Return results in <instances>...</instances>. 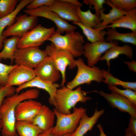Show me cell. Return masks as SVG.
Wrapping results in <instances>:
<instances>
[{
  "label": "cell",
  "instance_id": "6da1fadb",
  "mask_svg": "<svg viewBox=\"0 0 136 136\" xmlns=\"http://www.w3.org/2000/svg\"><path fill=\"white\" fill-rule=\"evenodd\" d=\"M40 93L38 89L34 88L20 94L6 97L0 108V115L2 122L1 132L3 136H18L15 128L16 120L15 110L17 104L24 100L37 98Z\"/></svg>",
  "mask_w": 136,
  "mask_h": 136
},
{
  "label": "cell",
  "instance_id": "7a4b0ae2",
  "mask_svg": "<svg viewBox=\"0 0 136 136\" xmlns=\"http://www.w3.org/2000/svg\"><path fill=\"white\" fill-rule=\"evenodd\" d=\"M87 93L80 86L73 90L64 85L56 91L54 96L55 108L60 113L69 114L72 108L77 103H85L92 99L86 95Z\"/></svg>",
  "mask_w": 136,
  "mask_h": 136
},
{
  "label": "cell",
  "instance_id": "3957f363",
  "mask_svg": "<svg viewBox=\"0 0 136 136\" xmlns=\"http://www.w3.org/2000/svg\"><path fill=\"white\" fill-rule=\"evenodd\" d=\"M57 48L67 52L74 58L83 55L85 44L83 36L74 31L62 35L55 31L48 40Z\"/></svg>",
  "mask_w": 136,
  "mask_h": 136
},
{
  "label": "cell",
  "instance_id": "277c9868",
  "mask_svg": "<svg viewBox=\"0 0 136 136\" xmlns=\"http://www.w3.org/2000/svg\"><path fill=\"white\" fill-rule=\"evenodd\" d=\"M73 108V112L68 114L60 113L53 108L57 118L56 124L51 131L53 136H63L71 134L76 130L81 117L86 112L87 110L81 107H75Z\"/></svg>",
  "mask_w": 136,
  "mask_h": 136
},
{
  "label": "cell",
  "instance_id": "5b68a950",
  "mask_svg": "<svg viewBox=\"0 0 136 136\" xmlns=\"http://www.w3.org/2000/svg\"><path fill=\"white\" fill-rule=\"evenodd\" d=\"M77 71L74 78L67 83L66 87L71 89L82 84H90L92 81L100 83L103 80V70L95 65L90 67L86 65L83 59L79 57L75 60Z\"/></svg>",
  "mask_w": 136,
  "mask_h": 136
},
{
  "label": "cell",
  "instance_id": "8992f818",
  "mask_svg": "<svg viewBox=\"0 0 136 136\" xmlns=\"http://www.w3.org/2000/svg\"><path fill=\"white\" fill-rule=\"evenodd\" d=\"M55 31L54 27L47 28L38 24L20 38L17 48L39 47L45 41L48 40Z\"/></svg>",
  "mask_w": 136,
  "mask_h": 136
},
{
  "label": "cell",
  "instance_id": "52a82bcc",
  "mask_svg": "<svg viewBox=\"0 0 136 136\" xmlns=\"http://www.w3.org/2000/svg\"><path fill=\"white\" fill-rule=\"evenodd\" d=\"M47 55L45 50L38 47L17 48L14 54L15 64L34 69Z\"/></svg>",
  "mask_w": 136,
  "mask_h": 136
},
{
  "label": "cell",
  "instance_id": "ba28073f",
  "mask_svg": "<svg viewBox=\"0 0 136 136\" xmlns=\"http://www.w3.org/2000/svg\"><path fill=\"white\" fill-rule=\"evenodd\" d=\"M47 56L53 61L60 71L62 76L61 87L66 81V71L67 67L72 69L76 66L75 60L69 54L56 48L52 43L47 46L45 50Z\"/></svg>",
  "mask_w": 136,
  "mask_h": 136
},
{
  "label": "cell",
  "instance_id": "9c48e42d",
  "mask_svg": "<svg viewBox=\"0 0 136 136\" xmlns=\"http://www.w3.org/2000/svg\"><path fill=\"white\" fill-rule=\"evenodd\" d=\"M16 22L4 30L2 35L5 38L11 36L21 37L37 25V17L21 15L16 18Z\"/></svg>",
  "mask_w": 136,
  "mask_h": 136
},
{
  "label": "cell",
  "instance_id": "30bf717a",
  "mask_svg": "<svg viewBox=\"0 0 136 136\" xmlns=\"http://www.w3.org/2000/svg\"><path fill=\"white\" fill-rule=\"evenodd\" d=\"M24 12L27 15L36 17H41L50 20L55 24L56 32L61 34L74 31L77 27L69 23L61 18L57 14L42 6L32 10L25 9Z\"/></svg>",
  "mask_w": 136,
  "mask_h": 136
},
{
  "label": "cell",
  "instance_id": "8fae6325",
  "mask_svg": "<svg viewBox=\"0 0 136 136\" xmlns=\"http://www.w3.org/2000/svg\"><path fill=\"white\" fill-rule=\"evenodd\" d=\"M118 45L119 42L116 41L85 43L83 55L87 59V65L90 67L95 65L100 60L103 53L110 48Z\"/></svg>",
  "mask_w": 136,
  "mask_h": 136
},
{
  "label": "cell",
  "instance_id": "7c38bea8",
  "mask_svg": "<svg viewBox=\"0 0 136 136\" xmlns=\"http://www.w3.org/2000/svg\"><path fill=\"white\" fill-rule=\"evenodd\" d=\"M93 92L103 97L112 107L117 108L121 112L127 113L130 117L136 118V105L126 98L112 91L110 93L101 90H95Z\"/></svg>",
  "mask_w": 136,
  "mask_h": 136
},
{
  "label": "cell",
  "instance_id": "4fadbf2b",
  "mask_svg": "<svg viewBox=\"0 0 136 136\" xmlns=\"http://www.w3.org/2000/svg\"><path fill=\"white\" fill-rule=\"evenodd\" d=\"M34 69L36 76L45 81L56 83L61 77V73L55 63L47 56Z\"/></svg>",
  "mask_w": 136,
  "mask_h": 136
},
{
  "label": "cell",
  "instance_id": "5bb4252c",
  "mask_svg": "<svg viewBox=\"0 0 136 136\" xmlns=\"http://www.w3.org/2000/svg\"><path fill=\"white\" fill-rule=\"evenodd\" d=\"M42 105L33 99L26 100L19 103L15 110L16 121L32 122L41 109Z\"/></svg>",
  "mask_w": 136,
  "mask_h": 136
},
{
  "label": "cell",
  "instance_id": "9a60e30c",
  "mask_svg": "<svg viewBox=\"0 0 136 136\" xmlns=\"http://www.w3.org/2000/svg\"><path fill=\"white\" fill-rule=\"evenodd\" d=\"M44 7L57 14L61 18L73 22H80L77 13V7L62 0H55L49 6Z\"/></svg>",
  "mask_w": 136,
  "mask_h": 136
},
{
  "label": "cell",
  "instance_id": "2e32d148",
  "mask_svg": "<svg viewBox=\"0 0 136 136\" xmlns=\"http://www.w3.org/2000/svg\"><path fill=\"white\" fill-rule=\"evenodd\" d=\"M59 86L58 84L43 80L36 76L29 81L18 86L15 88V92L18 93L21 91L28 88H36L42 89L47 91L49 97V102L51 105L55 106L54 96L57 88Z\"/></svg>",
  "mask_w": 136,
  "mask_h": 136
},
{
  "label": "cell",
  "instance_id": "e0dca14e",
  "mask_svg": "<svg viewBox=\"0 0 136 136\" xmlns=\"http://www.w3.org/2000/svg\"><path fill=\"white\" fill-rule=\"evenodd\" d=\"M36 76L34 69L23 66L18 65L9 73L6 86H19L30 81Z\"/></svg>",
  "mask_w": 136,
  "mask_h": 136
},
{
  "label": "cell",
  "instance_id": "ac0fdd59",
  "mask_svg": "<svg viewBox=\"0 0 136 136\" xmlns=\"http://www.w3.org/2000/svg\"><path fill=\"white\" fill-rule=\"evenodd\" d=\"M105 111L104 109L98 110L96 108L93 114L90 117L85 113L81 117L76 130L70 136H84L88 131L91 130Z\"/></svg>",
  "mask_w": 136,
  "mask_h": 136
},
{
  "label": "cell",
  "instance_id": "d6986e66",
  "mask_svg": "<svg viewBox=\"0 0 136 136\" xmlns=\"http://www.w3.org/2000/svg\"><path fill=\"white\" fill-rule=\"evenodd\" d=\"M55 116L53 110L46 106L43 105L32 123L44 131L53 127Z\"/></svg>",
  "mask_w": 136,
  "mask_h": 136
},
{
  "label": "cell",
  "instance_id": "ffe728a7",
  "mask_svg": "<svg viewBox=\"0 0 136 136\" xmlns=\"http://www.w3.org/2000/svg\"><path fill=\"white\" fill-rule=\"evenodd\" d=\"M111 24L101 28H122L130 30L132 32L136 33V9L134 8L127 11L126 14L111 23Z\"/></svg>",
  "mask_w": 136,
  "mask_h": 136
},
{
  "label": "cell",
  "instance_id": "44dd1931",
  "mask_svg": "<svg viewBox=\"0 0 136 136\" xmlns=\"http://www.w3.org/2000/svg\"><path fill=\"white\" fill-rule=\"evenodd\" d=\"M124 54L131 59H132L133 50L131 46L127 44L122 46L118 45L112 47L105 53L100 60H105L108 68L110 67V61L117 58L119 55Z\"/></svg>",
  "mask_w": 136,
  "mask_h": 136
},
{
  "label": "cell",
  "instance_id": "7402d4cb",
  "mask_svg": "<svg viewBox=\"0 0 136 136\" xmlns=\"http://www.w3.org/2000/svg\"><path fill=\"white\" fill-rule=\"evenodd\" d=\"M32 0H23L21 1L14 10L9 15L0 18V50L3 47V41L6 38L2 35L4 29L7 26H10L13 23L17 15L24 7L30 4Z\"/></svg>",
  "mask_w": 136,
  "mask_h": 136
},
{
  "label": "cell",
  "instance_id": "603a6c76",
  "mask_svg": "<svg viewBox=\"0 0 136 136\" xmlns=\"http://www.w3.org/2000/svg\"><path fill=\"white\" fill-rule=\"evenodd\" d=\"M107 36L105 41L111 42L120 41L123 43L136 45V33L133 32L122 33L118 32L116 28H108L106 31Z\"/></svg>",
  "mask_w": 136,
  "mask_h": 136
},
{
  "label": "cell",
  "instance_id": "cb8c5ba5",
  "mask_svg": "<svg viewBox=\"0 0 136 136\" xmlns=\"http://www.w3.org/2000/svg\"><path fill=\"white\" fill-rule=\"evenodd\" d=\"M105 4L112 9L108 14H105L103 10L100 11L99 17L101 21L100 24L98 28H102L108 26L110 23L118 19L126 14L127 12L119 10L114 6L110 2V0H106Z\"/></svg>",
  "mask_w": 136,
  "mask_h": 136
},
{
  "label": "cell",
  "instance_id": "d4e9b609",
  "mask_svg": "<svg viewBox=\"0 0 136 136\" xmlns=\"http://www.w3.org/2000/svg\"><path fill=\"white\" fill-rule=\"evenodd\" d=\"M73 24L77 25L82 29L87 40L91 43L105 41V36L106 31L99 30L97 28H93L86 26L80 22H73Z\"/></svg>",
  "mask_w": 136,
  "mask_h": 136
},
{
  "label": "cell",
  "instance_id": "484cf974",
  "mask_svg": "<svg viewBox=\"0 0 136 136\" xmlns=\"http://www.w3.org/2000/svg\"><path fill=\"white\" fill-rule=\"evenodd\" d=\"M20 38L13 36L10 38H6L4 39L3 48L0 52V59H9L12 62L14 61V53L17 48V43Z\"/></svg>",
  "mask_w": 136,
  "mask_h": 136
},
{
  "label": "cell",
  "instance_id": "4316f807",
  "mask_svg": "<svg viewBox=\"0 0 136 136\" xmlns=\"http://www.w3.org/2000/svg\"><path fill=\"white\" fill-rule=\"evenodd\" d=\"M15 128L19 136H38L43 131L32 122L25 121H16Z\"/></svg>",
  "mask_w": 136,
  "mask_h": 136
},
{
  "label": "cell",
  "instance_id": "83f0119b",
  "mask_svg": "<svg viewBox=\"0 0 136 136\" xmlns=\"http://www.w3.org/2000/svg\"><path fill=\"white\" fill-rule=\"evenodd\" d=\"M77 13L80 22L84 26L93 28L99 27L101 22L99 17L92 13L90 9L83 11L81 7H78L77 8Z\"/></svg>",
  "mask_w": 136,
  "mask_h": 136
},
{
  "label": "cell",
  "instance_id": "f1b7e54d",
  "mask_svg": "<svg viewBox=\"0 0 136 136\" xmlns=\"http://www.w3.org/2000/svg\"><path fill=\"white\" fill-rule=\"evenodd\" d=\"M102 70L103 74L102 82L104 83L109 85H120L125 89H130L136 91V82L122 81L114 76L109 71Z\"/></svg>",
  "mask_w": 136,
  "mask_h": 136
},
{
  "label": "cell",
  "instance_id": "f546056e",
  "mask_svg": "<svg viewBox=\"0 0 136 136\" xmlns=\"http://www.w3.org/2000/svg\"><path fill=\"white\" fill-rule=\"evenodd\" d=\"M17 0H0V18L13 12L18 2Z\"/></svg>",
  "mask_w": 136,
  "mask_h": 136
},
{
  "label": "cell",
  "instance_id": "4dcf8cb0",
  "mask_svg": "<svg viewBox=\"0 0 136 136\" xmlns=\"http://www.w3.org/2000/svg\"><path fill=\"white\" fill-rule=\"evenodd\" d=\"M108 88L111 91L124 97L136 105V91L128 88L121 89L115 86L109 85Z\"/></svg>",
  "mask_w": 136,
  "mask_h": 136
},
{
  "label": "cell",
  "instance_id": "1f68e13d",
  "mask_svg": "<svg viewBox=\"0 0 136 136\" xmlns=\"http://www.w3.org/2000/svg\"><path fill=\"white\" fill-rule=\"evenodd\" d=\"M113 5L117 9L126 12L136 7L135 0H110Z\"/></svg>",
  "mask_w": 136,
  "mask_h": 136
},
{
  "label": "cell",
  "instance_id": "d6a6232c",
  "mask_svg": "<svg viewBox=\"0 0 136 136\" xmlns=\"http://www.w3.org/2000/svg\"><path fill=\"white\" fill-rule=\"evenodd\" d=\"M18 65L16 64L9 65L0 62V85L5 86L11 71Z\"/></svg>",
  "mask_w": 136,
  "mask_h": 136
},
{
  "label": "cell",
  "instance_id": "836d02e7",
  "mask_svg": "<svg viewBox=\"0 0 136 136\" xmlns=\"http://www.w3.org/2000/svg\"><path fill=\"white\" fill-rule=\"evenodd\" d=\"M84 3L90 6H93L95 11V14L98 17L100 16V11L103 10L104 5L105 4V0H84Z\"/></svg>",
  "mask_w": 136,
  "mask_h": 136
},
{
  "label": "cell",
  "instance_id": "e575fe53",
  "mask_svg": "<svg viewBox=\"0 0 136 136\" xmlns=\"http://www.w3.org/2000/svg\"><path fill=\"white\" fill-rule=\"evenodd\" d=\"M54 0H35L32 1L26 6V9L32 10L43 6H49L52 4Z\"/></svg>",
  "mask_w": 136,
  "mask_h": 136
},
{
  "label": "cell",
  "instance_id": "d590c367",
  "mask_svg": "<svg viewBox=\"0 0 136 136\" xmlns=\"http://www.w3.org/2000/svg\"><path fill=\"white\" fill-rule=\"evenodd\" d=\"M15 92V88L13 87L0 85V108L5 97L14 94Z\"/></svg>",
  "mask_w": 136,
  "mask_h": 136
},
{
  "label": "cell",
  "instance_id": "8d00e7d4",
  "mask_svg": "<svg viewBox=\"0 0 136 136\" xmlns=\"http://www.w3.org/2000/svg\"><path fill=\"white\" fill-rule=\"evenodd\" d=\"M127 128L133 136H136V118L130 116Z\"/></svg>",
  "mask_w": 136,
  "mask_h": 136
},
{
  "label": "cell",
  "instance_id": "74e56055",
  "mask_svg": "<svg viewBox=\"0 0 136 136\" xmlns=\"http://www.w3.org/2000/svg\"><path fill=\"white\" fill-rule=\"evenodd\" d=\"M125 63L128 66L130 70L135 73L136 72V62L135 61L132 60L129 61H124Z\"/></svg>",
  "mask_w": 136,
  "mask_h": 136
},
{
  "label": "cell",
  "instance_id": "f35d334b",
  "mask_svg": "<svg viewBox=\"0 0 136 136\" xmlns=\"http://www.w3.org/2000/svg\"><path fill=\"white\" fill-rule=\"evenodd\" d=\"M53 127L43 131L40 133L38 136H54L51 133V131ZM71 134H67L63 136H70Z\"/></svg>",
  "mask_w": 136,
  "mask_h": 136
},
{
  "label": "cell",
  "instance_id": "ab89813d",
  "mask_svg": "<svg viewBox=\"0 0 136 136\" xmlns=\"http://www.w3.org/2000/svg\"><path fill=\"white\" fill-rule=\"evenodd\" d=\"M62 1L71 4L77 7H81L82 6V4L77 0H62Z\"/></svg>",
  "mask_w": 136,
  "mask_h": 136
},
{
  "label": "cell",
  "instance_id": "60d3db41",
  "mask_svg": "<svg viewBox=\"0 0 136 136\" xmlns=\"http://www.w3.org/2000/svg\"><path fill=\"white\" fill-rule=\"evenodd\" d=\"M97 127L99 131L100 134L99 136H108L105 133L103 128L100 124H98Z\"/></svg>",
  "mask_w": 136,
  "mask_h": 136
},
{
  "label": "cell",
  "instance_id": "b9f144b4",
  "mask_svg": "<svg viewBox=\"0 0 136 136\" xmlns=\"http://www.w3.org/2000/svg\"><path fill=\"white\" fill-rule=\"evenodd\" d=\"M125 136H133L128 128H126L125 130Z\"/></svg>",
  "mask_w": 136,
  "mask_h": 136
},
{
  "label": "cell",
  "instance_id": "7bdbcfd3",
  "mask_svg": "<svg viewBox=\"0 0 136 136\" xmlns=\"http://www.w3.org/2000/svg\"><path fill=\"white\" fill-rule=\"evenodd\" d=\"M2 127V122L1 119V116L0 115V131L1 130Z\"/></svg>",
  "mask_w": 136,
  "mask_h": 136
}]
</instances>
